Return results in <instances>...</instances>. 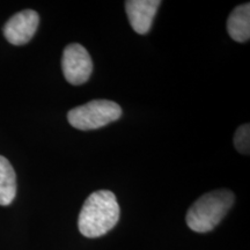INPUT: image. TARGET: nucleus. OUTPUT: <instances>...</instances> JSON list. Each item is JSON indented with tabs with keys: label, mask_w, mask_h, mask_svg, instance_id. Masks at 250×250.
I'll return each instance as SVG.
<instances>
[{
	"label": "nucleus",
	"mask_w": 250,
	"mask_h": 250,
	"mask_svg": "<svg viewBox=\"0 0 250 250\" xmlns=\"http://www.w3.org/2000/svg\"><path fill=\"white\" fill-rule=\"evenodd\" d=\"M120 213L116 196L109 190H99L86 199L78 218V227L83 236L95 239L116 226Z\"/></svg>",
	"instance_id": "1"
},
{
	"label": "nucleus",
	"mask_w": 250,
	"mask_h": 250,
	"mask_svg": "<svg viewBox=\"0 0 250 250\" xmlns=\"http://www.w3.org/2000/svg\"><path fill=\"white\" fill-rule=\"evenodd\" d=\"M234 201L235 196L229 190H214L205 193L188 210L187 225L193 232H211L228 213Z\"/></svg>",
	"instance_id": "2"
},
{
	"label": "nucleus",
	"mask_w": 250,
	"mask_h": 250,
	"mask_svg": "<svg viewBox=\"0 0 250 250\" xmlns=\"http://www.w3.org/2000/svg\"><path fill=\"white\" fill-rule=\"evenodd\" d=\"M122 109L116 102L109 100H94L86 104L71 109L67 121L72 126L81 131L95 130L120 120Z\"/></svg>",
	"instance_id": "3"
},
{
	"label": "nucleus",
	"mask_w": 250,
	"mask_h": 250,
	"mask_svg": "<svg viewBox=\"0 0 250 250\" xmlns=\"http://www.w3.org/2000/svg\"><path fill=\"white\" fill-rule=\"evenodd\" d=\"M62 67L65 79L74 86L88 81L93 72V62L88 51L78 43L68 44L64 50Z\"/></svg>",
	"instance_id": "4"
},
{
	"label": "nucleus",
	"mask_w": 250,
	"mask_h": 250,
	"mask_svg": "<svg viewBox=\"0 0 250 250\" xmlns=\"http://www.w3.org/2000/svg\"><path fill=\"white\" fill-rule=\"evenodd\" d=\"M40 23V17L37 12L26 9L14 14L5 23L4 33L5 39L11 44L23 45L33 39Z\"/></svg>",
	"instance_id": "5"
},
{
	"label": "nucleus",
	"mask_w": 250,
	"mask_h": 250,
	"mask_svg": "<svg viewBox=\"0 0 250 250\" xmlns=\"http://www.w3.org/2000/svg\"><path fill=\"white\" fill-rule=\"evenodd\" d=\"M160 0H127L125 11L132 29L139 35H145L151 29Z\"/></svg>",
	"instance_id": "6"
},
{
	"label": "nucleus",
	"mask_w": 250,
	"mask_h": 250,
	"mask_svg": "<svg viewBox=\"0 0 250 250\" xmlns=\"http://www.w3.org/2000/svg\"><path fill=\"white\" fill-rule=\"evenodd\" d=\"M227 31L236 42L243 43L250 39V4L240 5L233 9L227 20Z\"/></svg>",
	"instance_id": "7"
},
{
	"label": "nucleus",
	"mask_w": 250,
	"mask_h": 250,
	"mask_svg": "<svg viewBox=\"0 0 250 250\" xmlns=\"http://www.w3.org/2000/svg\"><path fill=\"white\" fill-rule=\"evenodd\" d=\"M17 195V175L5 156L0 155V205L7 206Z\"/></svg>",
	"instance_id": "8"
},
{
	"label": "nucleus",
	"mask_w": 250,
	"mask_h": 250,
	"mask_svg": "<svg viewBox=\"0 0 250 250\" xmlns=\"http://www.w3.org/2000/svg\"><path fill=\"white\" fill-rule=\"evenodd\" d=\"M234 146L241 154L248 155L250 152V126L243 124L235 131L234 134Z\"/></svg>",
	"instance_id": "9"
}]
</instances>
